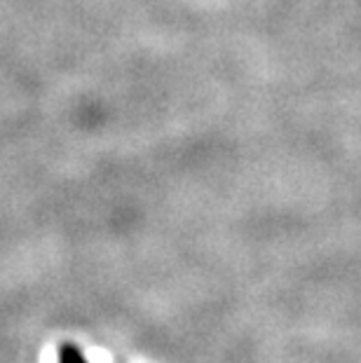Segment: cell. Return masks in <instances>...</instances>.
<instances>
[{
	"label": "cell",
	"mask_w": 361,
	"mask_h": 363,
	"mask_svg": "<svg viewBox=\"0 0 361 363\" xmlns=\"http://www.w3.org/2000/svg\"><path fill=\"white\" fill-rule=\"evenodd\" d=\"M61 363H84V359L80 357L78 352L71 350V347H66V350H61Z\"/></svg>",
	"instance_id": "6da1fadb"
}]
</instances>
